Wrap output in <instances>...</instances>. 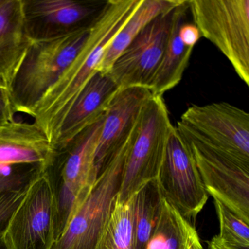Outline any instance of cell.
Segmentation results:
<instances>
[{"instance_id":"10","label":"cell","mask_w":249,"mask_h":249,"mask_svg":"<svg viewBox=\"0 0 249 249\" xmlns=\"http://www.w3.org/2000/svg\"><path fill=\"white\" fill-rule=\"evenodd\" d=\"M174 9L151 21L115 61L107 74L119 89L150 88L167 46Z\"/></svg>"},{"instance_id":"9","label":"cell","mask_w":249,"mask_h":249,"mask_svg":"<svg viewBox=\"0 0 249 249\" xmlns=\"http://www.w3.org/2000/svg\"><path fill=\"white\" fill-rule=\"evenodd\" d=\"M56 206L44 171L32 182L13 214L5 237L11 249H52L55 243Z\"/></svg>"},{"instance_id":"19","label":"cell","mask_w":249,"mask_h":249,"mask_svg":"<svg viewBox=\"0 0 249 249\" xmlns=\"http://www.w3.org/2000/svg\"><path fill=\"white\" fill-rule=\"evenodd\" d=\"M145 249H203L195 224L163 201L157 227Z\"/></svg>"},{"instance_id":"3","label":"cell","mask_w":249,"mask_h":249,"mask_svg":"<svg viewBox=\"0 0 249 249\" xmlns=\"http://www.w3.org/2000/svg\"><path fill=\"white\" fill-rule=\"evenodd\" d=\"M90 29L60 38L32 42L9 84L16 113L33 117L42 99L82 49Z\"/></svg>"},{"instance_id":"11","label":"cell","mask_w":249,"mask_h":249,"mask_svg":"<svg viewBox=\"0 0 249 249\" xmlns=\"http://www.w3.org/2000/svg\"><path fill=\"white\" fill-rule=\"evenodd\" d=\"M32 42L60 38L91 28L104 3L74 0H22Z\"/></svg>"},{"instance_id":"15","label":"cell","mask_w":249,"mask_h":249,"mask_svg":"<svg viewBox=\"0 0 249 249\" xmlns=\"http://www.w3.org/2000/svg\"><path fill=\"white\" fill-rule=\"evenodd\" d=\"M53 153L49 138L35 122L0 125V164H36L46 168Z\"/></svg>"},{"instance_id":"18","label":"cell","mask_w":249,"mask_h":249,"mask_svg":"<svg viewBox=\"0 0 249 249\" xmlns=\"http://www.w3.org/2000/svg\"><path fill=\"white\" fill-rule=\"evenodd\" d=\"M182 1L183 0H142L138 9L112 40L99 66L98 72L108 73L121 53L151 21L159 16L170 12L180 5Z\"/></svg>"},{"instance_id":"24","label":"cell","mask_w":249,"mask_h":249,"mask_svg":"<svg viewBox=\"0 0 249 249\" xmlns=\"http://www.w3.org/2000/svg\"><path fill=\"white\" fill-rule=\"evenodd\" d=\"M28 188L0 195V235L5 232L13 214L22 202Z\"/></svg>"},{"instance_id":"21","label":"cell","mask_w":249,"mask_h":249,"mask_svg":"<svg viewBox=\"0 0 249 249\" xmlns=\"http://www.w3.org/2000/svg\"><path fill=\"white\" fill-rule=\"evenodd\" d=\"M94 249H134L132 197L116 200L108 222Z\"/></svg>"},{"instance_id":"16","label":"cell","mask_w":249,"mask_h":249,"mask_svg":"<svg viewBox=\"0 0 249 249\" xmlns=\"http://www.w3.org/2000/svg\"><path fill=\"white\" fill-rule=\"evenodd\" d=\"M31 43L26 33L22 0H0V76L8 85Z\"/></svg>"},{"instance_id":"17","label":"cell","mask_w":249,"mask_h":249,"mask_svg":"<svg viewBox=\"0 0 249 249\" xmlns=\"http://www.w3.org/2000/svg\"><path fill=\"white\" fill-rule=\"evenodd\" d=\"M189 11L188 0H183L173 11L170 36L162 59L150 86L154 96H162L175 88L183 78L194 48L188 47L179 37V29L184 24Z\"/></svg>"},{"instance_id":"27","label":"cell","mask_w":249,"mask_h":249,"mask_svg":"<svg viewBox=\"0 0 249 249\" xmlns=\"http://www.w3.org/2000/svg\"><path fill=\"white\" fill-rule=\"evenodd\" d=\"M208 249H243L240 248L229 245L228 243L223 241L218 235L214 236L213 238L208 242Z\"/></svg>"},{"instance_id":"26","label":"cell","mask_w":249,"mask_h":249,"mask_svg":"<svg viewBox=\"0 0 249 249\" xmlns=\"http://www.w3.org/2000/svg\"><path fill=\"white\" fill-rule=\"evenodd\" d=\"M179 37L188 47L194 48L201 37V33L195 24L185 22L179 29Z\"/></svg>"},{"instance_id":"28","label":"cell","mask_w":249,"mask_h":249,"mask_svg":"<svg viewBox=\"0 0 249 249\" xmlns=\"http://www.w3.org/2000/svg\"><path fill=\"white\" fill-rule=\"evenodd\" d=\"M0 249H11L5 237V233L0 235Z\"/></svg>"},{"instance_id":"13","label":"cell","mask_w":249,"mask_h":249,"mask_svg":"<svg viewBox=\"0 0 249 249\" xmlns=\"http://www.w3.org/2000/svg\"><path fill=\"white\" fill-rule=\"evenodd\" d=\"M153 97L146 87L121 89L113 96L103 120L95 154L97 178L129 141L142 109Z\"/></svg>"},{"instance_id":"6","label":"cell","mask_w":249,"mask_h":249,"mask_svg":"<svg viewBox=\"0 0 249 249\" xmlns=\"http://www.w3.org/2000/svg\"><path fill=\"white\" fill-rule=\"evenodd\" d=\"M195 25L249 87V0H188Z\"/></svg>"},{"instance_id":"12","label":"cell","mask_w":249,"mask_h":249,"mask_svg":"<svg viewBox=\"0 0 249 249\" xmlns=\"http://www.w3.org/2000/svg\"><path fill=\"white\" fill-rule=\"evenodd\" d=\"M181 136L190 146L208 195L249 223V167Z\"/></svg>"},{"instance_id":"4","label":"cell","mask_w":249,"mask_h":249,"mask_svg":"<svg viewBox=\"0 0 249 249\" xmlns=\"http://www.w3.org/2000/svg\"><path fill=\"white\" fill-rule=\"evenodd\" d=\"M173 127L162 96L153 95L129 142L118 202H126L145 183L157 178Z\"/></svg>"},{"instance_id":"2","label":"cell","mask_w":249,"mask_h":249,"mask_svg":"<svg viewBox=\"0 0 249 249\" xmlns=\"http://www.w3.org/2000/svg\"><path fill=\"white\" fill-rule=\"evenodd\" d=\"M104 118L63 146L53 149L45 168L56 206L55 242L62 235L97 179L95 154Z\"/></svg>"},{"instance_id":"5","label":"cell","mask_w":249,"mask_h":249,"mask_svg":"<svg viewBox=\"0 0 249 249\" xmlns=\"http://www.w3.org/2000/svg\"><path fill=\"white\" fill-rule=\"evenodd\" d=\"M178 132L249 167V114L226 102L192 106L176 126Z\"/></svg>"},{"instance_id":"8","label":"cell","mask_w":249,"mask_h":249,"mask_svg":"<svg viewBox=\"0 0 249 249\" xmlns=\"http://www.w3.org/2000/svg\"><path fill=\"white\" fill-rule=\"evenodd\" d=\"M157 180L164 200L195 224L209 196L190 146L176 126L170 132Z\"/></svg>"},{"instance_id":"14","label":"cell","mask_w":249,"mask_h":249,"mask_svg":"<svg viewBox=\"0 0 249 249\" xmlns=\"http://www.w3.org/2000/svg\"><path fill=\"white\" fill-rule=\"evenodd\" d=\"M118 90L108 74L97 72L83 89L64 119L53 149L63 146L104 118Z\"/></svg>"},{"instance_id":"1","label":"cell","mask_w":249,"mask_h":249,"mask_svg":"<svg viewBox=\"0 0 249 249\" xmlns=\"http://www.w3.org/2000/svg\"><path fill=\"white\" fill-rule=\"evenodd\" d=\"M142 0L105 2L76 57L35 110L34 122L53 145L72 104L98 68L112 40L129 21Z\"/></svg>"},{"instance_id":"22","label":"cell","mask_w":249,"mask_h":249,"mask_svg":"<svg viewBox=\"0 0 249 249\" xmlns=\"http://www.w3.org/2000/svg\"><path fill=\"white\" fill-rule=\"evenodd\" d=\"M213 201L219 221L218 237L234 247L249 249V223L245 221L222 202L215 199Z\"/></svg>"},{"instance_id":"25","label":"cell","mask_w":249,"mask_h":249,"mask_svg":"<svg viewBox=\"0 0 249 249\" xmlns=\"http://www.w3.org/2000/svg\"><path fill=\"white\" fill-rule=\"evenodd\" d=\"M15 114L9 85L0 76V125L6 124L16 121Z\"/></svg>"},{"instance_id":"23","label":"cell","mask_w":249,"mask_h":249,"mask_svg":"<svg viewBox=\"0 0 249 249\" xmlns=\"http://www.w3.org/2000/svg\"><path fill=\"white\" fill-rule=\"evenodd\" d=\"M44 170L40 164H0V195L29 187Z\"/></svg>"},{"instance_id":"20","label":"cell","mask_w":249,"mask_h":249,"mask_svg":"<svg viewBox=\"0 0 249 249\" xmlns=\"http://www.w3.org/2000/svg\"><path fill=\"white\" fill-rule=\"evenodd\" d=\"M163 201L157 179L145 183L132 196L134 249L146 248L158 223Z\"/></svg>"},{"instance_id":"7","label":"cell","mask_w":249,"mask_h":249,"mask_svg":"<svg viewBox=\"0 0 249 249\" xmlns=\"http://www.w3.org/2000/svg\"><path fill=\"white\" fill-rule=\"evenodd\" d=\"M131 138L98 176L52 249H95L116 203Z\"/></svg>"}]
</instances>
